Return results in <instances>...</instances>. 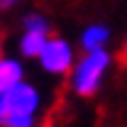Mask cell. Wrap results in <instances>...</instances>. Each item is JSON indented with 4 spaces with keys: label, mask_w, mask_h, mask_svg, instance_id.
Segmentation results:
<instances>
[{
    "label": "cell",
    "mask_w": 127,
    "mask_h": 127,
    "mask_svg": "<svg viewBox=\"0 0 127 127\" xmlns=\"http://www.w3.org/2000/svg\"><path fill=\"white\" fill-rule=\"evenodd\" d=\"M125 51H127V39H125Z\"/></svg>",
    "instance_id": "obj_11"
},
{
    "label": "cell",
    "mask_w": 127,
    "mask_h": 127,
    "mask_svg": "<svg viewBox=\"0 0 127 127\" xmlns=\"http://www.w3.org/2000/svg\"><path fill=\"white\" fill-rule=\"evenodd\" d=\"M112 64V56L108 49H98V51H86V56L76 61V66L71 68V91L76 95L91 98L100 91L103 78L108 73Z\"/></svg>",
    "instance_id": "obj_1"
},
{
    "label": "cell",
    "mask_w": 127,
    "mask_h": 127,
    "mask_svg": "<svg viewBox=\"0 0 127 127\" xmlns=\"http://www.w3.org/2000/svg\"><path fill=\"white\" fill-rule=\"evenodd\" d=\"M37 115H7L0 127H37Z\"/></svg>",
    "instance_id": "obj_8"
},
{
    "label": "cell",
    "mask_w": 127,
    "mask_h": 127,
    "mask_svg": "<svg viewBox=\"0 0 127 127\" xmlns=\"http://www.w3.org/2000/svg\"><path fill=\"white\" fill-rule=\"evenodd\" d=\"M25 81V68L17 59L10 56H0V95H5L7 91H12L17 83Z\"/></svg>",
    "instance_id": "obj_4"
},
{
    "label": "cell",
    "mask_w": 127,
    "mask_h": 127,
    "mask_svg": "<svg viewBox=\"0 0 127 127\" xmlns=\"http://www.w3.org/2000/svg\"><path fill=\"white\" fill-rule=\"evenodd\" d=\"M22 27L25 32H39V34H49V20L39 12H27L22 17Z\"/></svg>",
    "instance_id": "obj_7"
},
{
    "label": "cell",
    "mask_w": 127,
    "mask_h": 127,
    "mask_svg": "<svg viewBox=\"0 0 127 127\" xmlns=\"http://www.w3.org/2000/svg\"><path fill=\"white\" fill-rule=\"evenodd\" d=\"M2 100H5L7 115H37L39 108H42V95H39V91L32 83H27V81L17 83L12 91H7V93L2 95Z\"/></svg>",
    "instance_id": "obj_3"
},
{
    "label": "cell",
    "mask_w": 127,
    "mask_h": 127,
    "mask_svg": "<svg viewBox=\"0 0 127 127\" xmlns=\"http://www.w3.org/2000/svg\"><path fill=\"white\" fill-rule=\"evenodd\" d=\"M37 59H39L42 68L47 73H54V76L71 73V68H73V47L61 37H49Z\"/></svg>",
    "instance_id": "obj_2"
},
{
    "label": "cell",
    "mask_w": 127,
    "mask_h": 127,
    "mask_svg": "<svg viewBox=\"0 0 127 127\" xmlns=\"http://www.w3.org/2000/svg\"><path fill=\"white\" fill-rule=\"evenodd\" d=\"M49 34H39V32H25L20 39V54L25 59H37L42 54V49L47 44Z\"/></svg>",
    "instance_id": "obj_6"
},
{
    "label": "cell",
    "mask_w": 127,
    "mask_h": 127,
    "mask_svg": "<svg viewBox=\"0 0 127 127\" xmlns=\"http://www.w3.org/2000/svg\"><path fill=\"white\" fill-rule=\"evenodd\" d=\"M108 39H110V27L95 22V25H88L83 30V34H81V47L86 49V51H98V49H105Z\"/></svg>",
    "instance_id": "obj_5"
},
{
    "label": "cell",
    "mask_w": 127,
    "mask_h": 127,
    "mask_svg": "<svg viewBox=\"0 0 127 127\" xmlns=\"http://www.w3.org/2000/svg\"><path fill=\"white\" fill-rule=\"evenodd\" d=\"M5 117H7V108H5V100H2V95H0V125H2Z\"/></svg>",
    "instance_id": "obj_9"
},
{
    "label": "cell",
    "mask_w": 127,
    "mask_h": 127,
    "mask_svg": "<svg viewBox=\"0 0 127 127\" xmlns=\"http://www.w3.org/2000/svg\"><path fill=\"white\" fill-rule=\"evenodd\" d=\"M15 2H20V0H0V10H7V7H12Z\"/></svg>",
    "instance_id": "obj_10"
}]
</instances>
